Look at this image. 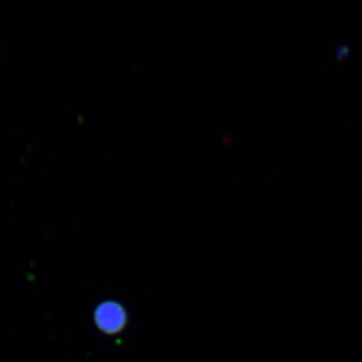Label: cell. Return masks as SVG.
<instances>
[{
	"label": "cell",
	"mask_w": 362,
	"mask_h": 362,
	"mask_svg": "<svg viewBox=\"0 0 362 362\" xmlns=\"http://www.w3.org/2000/svg\"><path fill=\"white\" fill-rule=\"evenodd\" d=\"M95 321L98 327H101L106 333H117L119 332L127 322V315L122 308L117 303L109 302L98 308L95 313Z\"/></svg>",
	"instance_id": "1"
}]
</instances>
